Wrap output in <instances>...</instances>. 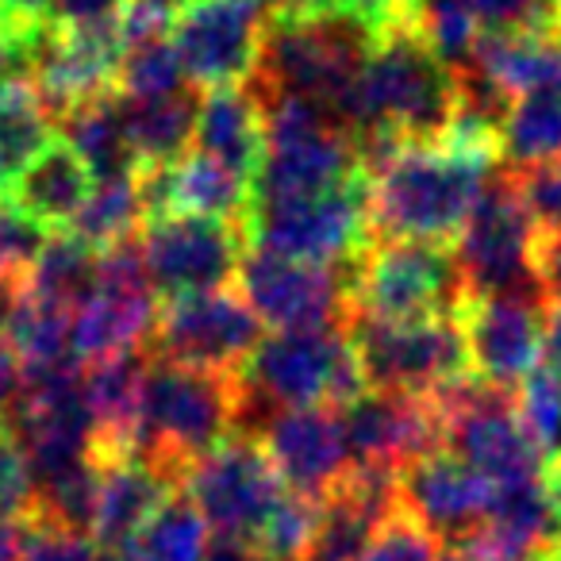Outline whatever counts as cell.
<instances>
[{"instance_id":"cell-33","label":"cell","mask_w":561,"mask_h":561,"mask_svg":"<svg viewBox=\"0 0 561 561\" xmlns=\"http://www.w3.org/2000/svg\"><path fill=\"white\" fill-rule=\"evenodd\" d=\"M139 227H142V201H139V188H135V173H131V178L93 181L85 204L78 208V216L70 219L66 231L78 234L85 247L108 250V247H116V242L135 239Z\"/></svg>"},{"instance_id":"cell-4","label":"cell","mask_w":561,"mask_h":561,"mask_svg":"<svg viewBox=\"0 0 561 561\" xmlns=\"http://www.w3.org/2000/svg\"><path fill=\"white\" fill-rule=\"evenodd\" d=\"M231 431H242L239 374H204L150 358L135 458L150 461L181 484L185 469Z\"/></svg>"},{"instance_id":"cell-6","label":"cell","mask_w":561,"mask_h":561,"mask_svg":"<svg viewBox=\"0 0 561 561\" xmlns=\"http://www.w3.org/2000/svg\"><path fill=\"white\" fill-rule=\"evenodd\" d=\"M265 104V158L250 185L254 204L308 201L343 181L358 178L362 162L354 139L312 101L300 96H270Z\"/></svg>"},{"instance_id":"cell-22","label":"cell","mask_w":561,"mask_h":561,"mask_svg":"<svg viewBox=\"0 0 561 561\" xmlns=\"http://www.w3.org/2000/svg\"><path fill=\"white\" fill-rule=\"evenodd\" d=\"M484 81L507 101L519 96H561V27H523V32H481L469 58Z\"/></svg>"},{"instance_id":"cell-17","label":"cell","mask_w":561,"mask_h":561,"mask_svg":"<svg viewBox=\"0 0 561 561\" xmlns=\"http://www.w3.org/2000/svg\"><path fill=\"white\" fill-rule=\"evenodd\" d=\"M119 55H124L119 27L116 32H58L47 24L27 50V81L58 119L78 104L116 93Z\"/></svg>"},{"instance_id":"cell-7","label":"cell","mask_w":561,"mask_h":561,"mask_svg":"<svg viewBox=\"0 0 561 561\" xmlns=\"http://www.w3.org/2000/svg\"><path fill=\"white\" fill-rule=\"evenodd\" d=\"M469 293L443 242H369L351 270V316L385 323L458 316Z\"/></svg>"},{"instance_id":"cell-41","label":"cell","mask_w":561,"mask_h":561,"mask_svg":"<svg viewBox=\"0 0 561 561\" xmlns=\"http://www.w3.org/2000/svg\"><path fill=\"white\" fill-rule=\"evenodd\" d=\"M131 0H50V27L58 32H116Z\"/></svg>"},{"instance_id":"cell-55","label":"cell","mask_w":561,"mask_h":561,"mask_svg":"<svg viewBox=\"0 0 561 561\" xmlns=\"http://www.w3.org/2000/svg\"><path fill=\"white\" fill-rule=\"evenodd\" d=\"M542 481H546L550 496L558 500V507H561V461H558V466H550V469H542Z\"/></svg>"},{"instance_id":"cell-45","label":"cell","mask_w":561,"mask_h":561,"mask_svg":"<svg viewBox=\"0 0 561 561\" xmlns=\"http://www.w3.org/2000/svg\"><path fill=\"white\" fill-rule=\"evenodd\" d=\"M47 27V24H43ZM39 27V32H43ZM39 32H20V27H12L9 20L0 16V85L4 81H16V78H27V50H32V39Z\"/></svg>"},{"instance_id":"cell-1","label":"cell","mask_w":561,"mask_h":561,"mask_svg":"<svg viewBox=\"0 0 561 561\" xmlns=\"http://www.w3.org/2000/svg\"><path fill=\"white\" fill-rule=\"evenodd\" d=\"M454 112L458 78L412 24L369 39L335 119L351 139L392 135L400 142H438Z\"/></svg>"},{"instance_id":"cell-32","label":"cell","mask_w":561,"mask_h":561,"mask_svg":"<svg viewBox=\"0 0 561 561\" xmlns=\"http://www.w3.org/2000/svg\"><path fill=\"white\" fill-rule=\"evenodd\" d=\"M500 162L504 170L561 162V96H519L507 104L500 124Z\"/></svg>"},{"instance_id":"cell-53","label":"cell","mask_w":561,"mask_h":561,"mask_svg":"<svg viewBox=\"0 0 561 561\" xmlns=\"http://www.w3.org/2000/svg\"><path fill=\"white\" fill-rule=\"evenodd\" d=\"M131 4H139V9L154 12V16H162V20H173L181 9H185L188 0H131Z\"/></svg>"},{"instance_id":"cell-24","label":"cell","mask_w":561,"mask_h":561,"mask_svg":"<svg viewBox=\"0 0 561 561\" xmlns=\"http://www.w3.org/2000/svg\"><path fill=\"white\" fill-rule=\"evenodd\" d=\"M89 188H93L89 170L81 165V158L55 135V142L43 147L39 154L27 162V170L12 181L4 201H9L16 211H24L32 224H39L43 231H47V227L66 231L70 219L78 216V208L85 204Z\"/></svg>"},{"instance_id":"cell-18","label":"cell","mask_w":561,"mask_h":561,"mask_svg":"<svg viewBox=\"0 0 561 561\" xmlns=\"http://www.w3.org/2000/svg\"><path fill=\"white\" fill-rule=\"evenodd\" d=\"M285 489L305 500H320L351 469L335 408H289L273 412L254 431Z\"/></svg>"},{"instance_id":"cell-15","label":"cell","mask_w":561,"mask_h":561,"mask_svg":"<svg viewBox=\"0 0 561 561\" xmlns=\"http://www.w3.org/2000/svg\"><path fill=\"white\" fill-rule=\"evenodd\" d=\"M351 265H308L247 250L239 265V297L273 331L346 328L351 316Z\"/></svg>"},{"instance_id":"cell-23","label":"cell","mask_w":561,"mask_h":561,"mask_svg":"<svg viewBox=\"0 0 561 561\" xmlns=\"http://www.w3.org/2000/svg\"><path fill=\"white\" fill-rule=\"evenodd\" d=\"M173 492H181V484L142 458L101 461V489H96L93 530H89L93 546L96 550H124L135 538V530H139Z\"/></svg>"},{"instance_id":"cell-25","label":"cell","mask_w":561,"mask_h":561,"mask_svg":"<svg viewBox=\"0 0 561 561\" xmlns=\"http://www.w3.org/2000/svg\"><path fill=\"white\" fill-rule=\"evenodd\" d=\"M55 127L62 131L58 139L81 158V165H85L93 181L131 178L139 170L131 139H127L124 104H119L116 93L96 96V101H85L78 108L62 112L55 119Z\"/></svg>"},{"instance_id":"cell-44","label":"cell","mask_w":561,"mask_h":561,"mask_svg":"<svg viewBox=\"0 0 561 561\" xmlns=\"http://www.w3.org/2000/svg\"><path fill=\"white\" fill-rule=\"evenodd\" d=\"M32 496H35V489H32V473H27L24 454H20L16 438L0 423V512L27 519Z\"/></svg>"},{"instance_id":"cell-42","label":"cell","mask_w":561,"mask_h":561,"mask_svg":"<svg viewBox=\"0 0 561 561\" xmlns=\"http://www.w3.org/2000/svg\"><path fill=\"white\" fill-rule=\"evenodd\" d=\"M43 242H47V231L39 224H32L9 201H0V270L27 273V265L35 262Z\"/></svg>"},{"instance_id":"cell-39","label":"cell","mask_w":561,"mask_h":561,"mask_svg":"<svg viewBox=\"0 0 561 561\" xmlns=\"http://www.w3.org/2000/svg\"><path fill=\"white\" fill-rule=\"evenodd\" d=\"M443 558V538L431 535L423 523L408 512H392V519L377 530V538L354 561H438Z\"/></svg>"},{"instance_id":"cell-20","label":"cell","mask_w":561,"mask_h":561,"mask_svg":"<svg viewBox=\"0 0 561 561\" xmlns=\"http://www.w3.org/2000/svg\"><path fill=\"white\" fill-rule=\"evenodd\" d=\"M492 484L450 450L427 454L397 473V507L435 538H458L484 523L492 507Z\"/></svg>"},{"instance_id":"cell-36","label":"cell","mask_w":561,"mask_h":561,"mask_svg":"<svg viewBox=\"0 0 561 561\" xmlns=\"http://www.w3.org/2000/svg\"><path fill=\"white\" fill-rule=\"evenodd\" d=\"M420 35L438 55V62L458 73L473 58V47L481 39V20L469 0H420Z\"/></svg>"},{"instance_id":"cell-52","label":"cell","mask_w":561,"mask_h":561,"mask_svg":"<svg viewBox=\"0 0 561 561\" xmlns=\"http://www.w3.org/2000/svg\"><path fill=\"white\" fill-rule=\"evenodd\" d=\"M24 519L0 512V561H20V546H24Z\"/></svg>"},{"instance_id":"cell-47","label":"cell","mask_w":561,"mask_h":561,"mask_svg":"<svg viewBox=\"0 0 561 561\" xmlns=\"http://www.w3.org/2000/svg\"><path fill=\"white\" fill-rule=\"evenodd\" d=\"M535 273L546 305H561V239L535 242Z\"/></svg>"},{"instance_id":"cell-10","label":"cell","mask_w":561,"mask_h":561,"mask_svg":"<svg viewBox=\"0 0 561 561\" xmlns=\"http://www.w3.org/2000/svg\"><path fill=\"white\" fill-rule=\"evenodd\" d=\"M181 492L193 500L211 535L250 546L257 542L280 500L289 496L254 431H231L224 443L201 454L181 477Z\"/></svg>"},{"instance_id":"cell-34","label":"cell","mask_w":561,"mask_h":561,"mask_svg":"<svg viewBox=\"0 0 561 561\" xmlns=\"http://www.w3.org/2000/svg\"><path fill=\"white\" fill-rule=\"evenodd\" d=\"M185 85L188 81L170 47V35L124 43V55H119V70H116V93L124 101H154V96H170Z\"/></svg>"},{"instance_id":"cell-2","label":"cell","mask_w":561,"mask_h":561,"mask_svg":"<svg viewBox=\"0 0 561 561\" xmlns=\"http://www.w3.org/2000/svg\"><path fill=\"white\" fill-rule=\"evenodd\" d=\"M496 158L458 142H412L369 173L374 242H443L454 247Z\"/></svg>"},{"instance_id":"cell-8","label":"cell","mask_w":561,"mask_h":561,"mask_svg":"<svg viewBox=\"0 0 561 561\" xmlns=\"http://www.w3.org/2000/svg\"><path fill=\"white\" fill-rule=\"evenodd\" d=\"M247 250L308 265H351L374 242L369 231V178L343 181L308 201L254 204L242 224Z\"/></svg>"},{"instance_id":"cell-43","label":"cell","mask_w":561,"mask_h":561,"mask_svg":"<svg viewBox=\"0 0 561 561\" xmlns=\"http://www.w3.org/2000/svg\"><path fill=\"white\" fill-rule=\"evenodd\" d=\"M481 32H523L553 24V0H469Z\"/></svg>"},{"instance_id":"cell-56","label":"cell","mask_w":561,"mask_h":561,"mask_svg":"<svg viewBox=\"0 0 561 561\" xmlns=\"http://www.w3.org/2000/svg\"><path fill=\"white\" fill-rule=\"evenodd\" d=\"M553 24L561 27V0H553Z\"/></svg>"},{"instance_id":"cell-49","label":"cell","mask_w":561,"mask_h":561,"mask_svg":"<svg viewBox=\"0 0 561 561\" xmlns=\"http://www.w3.org/2000/svg\"><path fill=\"white\" fill-rule=\"evenodd\" d=\"M0 16L32 35L43 24H50V0H0Z\"/></svg>"},{"instance_id":"cell-3","label":"cell","mask_w":561,"mask_h":561,"mask_svg":"<svg viewBox=\"0 0 561 561\" xmlns=\"http://www.w3.org/2000/svg\"><path fill=\"white\" fill-rule=\"evenodd\" d=\"M242 431H257L273 412L343 408L366 392L346 328L273 331L257 339L239 369Z\"/></svg>"},{"instance_id":"cell-21","label":"cell","mask_w":561,"mask_h":561,"mask_svg":"<svg viewBox=\"0 0 561 561\" xmlns=\"http://www.w3.org/2000/svg\"><path fill=\"white\" fill-rule=\"evenodd\" d=\"M196 154L224 165L242 185H254L265 158V104L250 85L201 93L196 108Z\"/></svg>"},{"instance_id":"cell-14","label":"cell","mask_w":561,"mask_h":561,"mask_svg":"<svg viewBox=\"0 0 561 561\" xmlns=\"http://www.w3.org/2000/svg\"><path fill=\"white\" fill-rule=\"evenodd\" d=\"M262 339V323L234 289L158 305L147 339V358L204 374H239Z\"/></svg>"},{"instance_id":"cell-31","label":"cell","mask_w":561,"mask_h":561,"mask_svg":"<svg viewBox=\"0 0 561 561\" xmlns=\"http://www.w3.org/2000/svg\"><path fill=\"white\" fill-rule=\"evenodd\" d=\"M208 527L185 492H173L124 546V561H204Z\"/></svg>"},{"instance_id":"cell-35","label":"cell","mask_w":561,"mask_h":561,"mask_svg":"<svg viewBox=\"0 0 561 561\" xmlns=\"http://www.w3.org/2000/svg\"><path fill=\"white\" fill-rule=\"evenodd\" d=\"M515 420L527 435L530 450L538 454L542 469L561 461V381H553L546 369H535L512 397Z\"/></svg>"},{"instance_id":"cell-51","label":"cell","mask_w":561,"mask_h":561,"mask_svg":"<svg viewBox=\"0 0 561 561\" xmlns=\"http://www.w3.org/2000/svg\"><path fill=\"white\" fill-rule=\"evenodd\" d=\"M16 397H20V362L12 358L9 346H0V420L9 415Z\"/></svg>"},{"instance_id":"cell-28","label":"cell","mask_w":561,"mask_h":561,"mask_svg":"<svg viewBox=\"0 0 561 561\" xmlns=\"http://www.w3.org/2000/svg\"><path fill=\"white\" fill-rule=\"evenodd\" d=\"M96 289V250L85 247L78 234L55 231L47 234L35 262L27 265V293L35 300L62 312H78Z\"/></svg>"},{"instance_id":"cell-11","label":"cell","mask_w":561,"mask_h":561,"mask_svg":"<svg viewBox=\"0 0 561 561\" xmlns=\"http://www.w3.org/2000/svg\"><path fill=\"white\" fill-rule=\"evenodd\" d=\"M346 339L358 358L362 381L374 392L431 397L446 381L469 374L466 335H461L458 316L408 323L346 316Z\"/></svg>"},{"instance_id":"cell-37","label":"cell","mask_w":561,"mask_h":561,"mask_svg":"<svg viewBox=\"0 0 561 561\" xmlns=\"http://www.w3.org/2000/svg\"><path fill=\"white\" fill-rule=\"evenodd\" d=\"M512 181L519 208L527 211L535 239H561V162L527 165V170H504Z\"/></svg>"},{"instance_id":"cell-5","label":"cell","mask_w":561,"mask_h":561,"mask_svg":"<svg viewBox=\"0 0 561 561\" xmlns=\"http://www.w3.org/2000/svg\"><path fill=\"white\" fill-rule=\"evenodd\" d=\"M366 47L369 35L346 20L323 16L312 9L280 12V16L265 20L262 62L247 85L262 101H270V96L312 101L335 119Z\"/></svg>"},{"instance_id":"cell-48","label":"cell","mask_w":561,"mask_h":561,"mask_svg":"<svg viewBox=\"0 0 561 561\" xmlns=\"http://www.w3.org/2000/svg\"><path fill=\"white\" fill-rule=\"evenodd\" d=\"M538 358L542 369L561 381V305H546L542 308V331H538Z\"/></svg>"},{"instance_id":"cell-26","label":"cell","mask_w":561,"mask_h":561,"mask_svg":"<svg viewBox=\"0 0 561 561\" xmlns=\"http://www.w3.org/2000/svg\"><path fill=\"white\" fill-rule=\"evenodd\" d=\"M119 104H124L127 139H131L139 165H173L188 154V142L196 131V108H201V93L193 85L170 96H154V101H124L119 96Z\"/></svg>"},{"instance_id":"cell-13","label":"cell","mask_w":561,"mask_h":561,"mask_svg":"<svg viewBox=\"0 0 561 561\" xmlns=\"http://www.w3.org/2000/svg\"><path fill=\"white\" fill-rule=\"evenodd\" d=\"M135 239L150 289L162 300L231 289L247 257V234L239 224L204 216L147 219Z\"/></svg>"},{"instance_id":"cell-29","label":"cell","mask_w":561,"mask_h":561,"mask_svg":"<svg viewBox=\"0 0 561 561\" xmlns=\"http://www.w3.org/2000/svg\"><path fill=\"white\" fill-rule=\"evenodd\" d=\"M170 216H204L247 224L250 188L204 154H185L170 165Z\"/></svg>"},{"instance_id":"cell-50","label":"cell","mask_w":561,"mask_h":561,"mask_svg":"<svg viewBox=\"0 0 561 561\" xmlns=\"http://www.w3.org/2000/svg\"><path fill=\"white\" fill-rule=\"evenodd\" d=\"M204 561H270L257 546L239 542V538H211Z\"/></svg>"},{"instance_id":"cell-54","label":"cell","mask_w":561,"mask_h":561,"mask_svg":"<svg viewBox=\"0 0 561 561\" xmlns=\"http://www.w3.org/2000/svg\"><path fill=\"white\" fill-rule=\"evenodd\" d=\"M265 12L270 16H280V12H305L308 9V0H262Z\"/></svg>"},{"instance_id":"cell-46","label":"cell","mask_w":561,"mask_h":561,"mask_svg":"<svg viewBox=\"0 0 561 561\" xmlns=\"http://www.w3.org/2000/svg\"><path fill=\"white\" fill-rule=\"evenodd\" d=\"M24 305H27V273L0 270V346H9L12 323H16Z\"/></svg>"},{"instance_id":"cell-9","label":"cell","mask_w":561,"mask_h":561,"mask_svg":"<svg viewBox=\"0 0 561 561\" xmlns=\"http://www.w3.org/2000/svg\"><path fill=\"white\" fill-rule=\"evenodd\" d=\"M535 227L519 208L507 173H492L454 239V262L466 280L469 300L507 297L546 308L535 273Z\"/></svg>"},{"instance_id":"cell-40","label":"cell","mask_w":561,"mask_h":561,"mask_svg":"<svg viewBox=\"0 0 561 561\" xmlns=\"http://www.w3.org/2000/svg\"><path fill=\"white\" fill-rule=\"evenodd\" d=\"M24 546H20V561H96L93 538L73 535V530L50 527V523L24 519Z\"/></svg>"},{"instance_id":"cell-57","label":"cell","mask_w":561,"mask_h":561,"mask_svg":"<svg viewBox=\"0 0 561 561\" xmlns=\"http://www.w3.org/2000/svg\"><path fill=\"white\" fill-rule=\"evenodd\" d=\"M546 561H561V546H558V550H550V553H546Z\"/></svg>"},{"instance_id":"cell-16","label":"cell","mask_w":561,"mask_h":561,"mask_svg":"<svg viewBox=\"0 0 561 561\" xmlns=\"http://www.w3.org/2000/svg\"><path fill=\"white\" fill-rule=\"evenodd\" d=\"M339 427L351 466L400 473L427 454L446 450V423L431 397L366 389L339 408Z\"/></svg>"},{"instance_id":"cell-30","label":"cell","mask_w":561,"mask_h":561,"mask_svg":"<svg viewBox=\"0 0 561 561\" xmlns=\"http://www.w3.org/2000/svg\"><path fill=\"white\" fill-rule=\"evenodd\" d=\"M484 523L492 530H500V535H507L512 542L542 553V558L561 546V507L550 496L542 477L492 492V507L484 515Z\"/></svg>"},{"instance_id":"cell-12","label":"cell","mask_w":561,"mask_h":561,"mask_svg":"<svg viewBox=\"0 0 561 561\" xmlns=\"http://www.w3.org/2000/svg\"><path fill=\"white\" fill-rule=\"evenodd\" d=\"M262 0H188L170 20V47L196 93L239 89L257 73L265 43Z\"/></svg>"},{"instance_id":"cell-19","label":"cell","mask_w":561,"mask_h":561,"mask_svg":"<svg viewBox=\"0 0 561 561\" xmlns=\"http://www.w3.org/2000/svg\"><path fill=\"white\" fill-rule=\"evenodd\" d=\"M466 335L469 369L481 381L515 392L538 369V331H542V305L507 297L466 300L458 312Z\"/></svg>"},{"instance_id":"cell-27","label":"cell","mask_w":561,"mask_h":561,"mask_svg":"<svg viewBox=\"0 0 561 561\" xmlns=\"http://www.w3.org/2000/svg\"><path fill=\"white\" fill-rule=\"evenodd\" d=\"M55 142V116L27 78L0 85V201L43 147Z\"/></svg>"},{"instance_id":"cell-38","label":"cell","mask_w":561,"mask_h":561,"mask_svg":"<svg viewBox=\"0 0 561 561\" xmlns=\"http://www.w3.org/2000/svg\"><path fill=\"white\" fill-rule=\"evenodd\" d=\"M308 9L354 24L369 39L392 32V27L420 24V0H308Z\"/></svg>"}]
</instances>
